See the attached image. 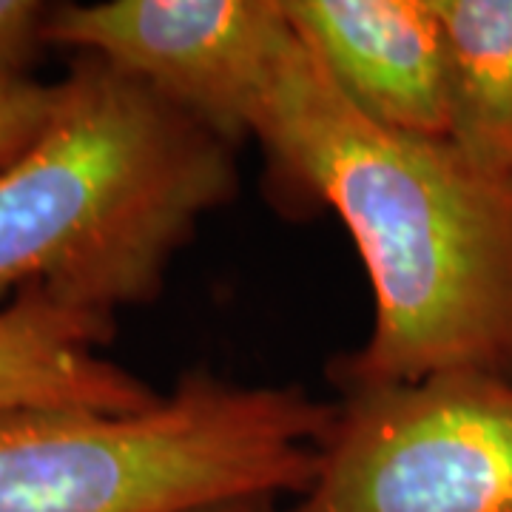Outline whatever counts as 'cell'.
Masks as SVG:
<instances>
[{
	"mask_svg": "<svg viewBox=\"0 0 512 512\" xmlns=\"http://www.w3.org/2000/svg\"><path fill=\"white\" fill-rule=\"evenodd\" d=\"M251 140L276 194L333 211L365 265L373 328L330 367L342 393L444 373L512 379V191L447 140L367 120L296 29Z\"/></svg>",
	"mask_w": 512,
	"mask_h": 512,
	"instance_id": "1",
	"label": "cell"
},
{
	"mask_svg": "<svg viewBox=\"0 0 512 512\" xmlns=\"http://www.w3.org/2000/svg\"><path fill=\"white\" fill-rule=\"evenodd\" d=\"M57 86L52 120L0 168V308L40 296L117 322L237 194V148L109 60L77 55Z\"/></svg>",
	"mask_w": 512,
	"mask_h": 512,
	"instance_id": "2",
	"label": "cell"
},
{
	"mask_svg": "<svg viewBox=\"0 0 512 512\" xmlns=\"http://www.w3.org/2000/svg\"><path fill=\"white\" fill-rule=\"evenodd\" d=\"M333 404L188 373L140 413L0 416V512H185L308 487Z\"/></svg>",
	"mask_w": 512,
	"mask_h": 512,
	"instance_id": "3",
	"label": "cell"
},
{
	"mask_svg": "<svg viewBox=\"0 0 512 512\" xmlns=\"http://www.w3.org/2000/svg\"><path fill=\"white\" fill-rule=\"evenodd\" d=\"M282 512H512V379L345 390L316 473Z\"/></svg>",
	"mask_w": 512,
	"mask_h": 512,
	"instance_id": "4",
	"label": "cell"
},
{
	"mask_svg": "<svg viewBox=\"0 0 512 512\" xmlns=\"http://www.w3.org/2000/svg\"><path fill=\"white\" fill-rule=\"evenodd\" d=\"M293 26L282 0L49 6L46 43L109 60L237 148L254 137Z\"/></svg>",
	"mask_w": 512,
	"mask_h": 512,
	"instance_id": "5",
	"label": "cell"
},
{
	"mask_svg": "<svg viewBox=\"0 0 512 512\" xmlns=\"http://www.w3.org/2000/svg\"><path fill=\"white\" fill-rule=\"evenodd\" d=\"M333 86L367 120L447 140L450 52L436 0H282Z\"/></svg>",
	"mask_w": 512,
	"mask_h": 512,
	"instance_id": "6",
	"label": "cell"
},
{
	"mask_svg": "<svg viewBox=\"0 0 512 512\" xmlns=\"http://www.w3.org/2000/svg\"><path fill=\"white\" fill-rule=\"evenodd\" d=\"M117 322L40 296L0 308V416L15 410L140 413L163 393L106 359Z\"/></svg>",
	"mask_w": 512,
	"mask_h": 512,
	"instance_id": "7",
	"label": "cell"
},
{
	"mask_svg": "<svg viewBox=\"0 0 512 512\" xmlns=\"http://www.w3.org/2000/svg\"><path fill=\"white\" fill-rule=\"evenodd\" d=\"M450 52L447 143L512 191V0H436Z\"/></svg>",
	"mask_w": 512,
	"mask_h": 512,
	"instance_id": "8",
	"label": "cell"
},
{
	"mask_svg": "<svg viewBox=\"0 0 512 512\" xmlns=\"http://www.w3.org/2000/svg\"><path fill=\"white\" fill-rule=\"evenodd\" d=\"M57 94V83H40L32 74H0V168L18 160L40 137L55 114Z\"/></svg>",
	"mask_w": 512,
	"mask_h": 512,
	"instance_id": "9",
	"label": "cell"
},
{
	"mask_svg": "<svg viewBox=\"0 0 512 512\" xmlns=\"http://www.w3.org/2000/svg\"><path fill=\"white\" fill-rule=\"evenodd\" d=\"M46 15V3L0 0V74L26 72L29 60L46 43Z\"/></svg>",
	"mask_w": 512,
	"mask_h": 512,
	"instance_id": "10",
	"label": "cell"
},
{
	"mask_svg": "<svg viewBox=\"0 0 512 512\" xmlns=\"http://www.w3.org/2000/svg\"><path fill=\"white\" fill-rule=\"evenodd\" d=\"M185 512H282L276 507V498H237V501H220L197 510Z\"/></svg>",
	"mask_w": 512,
	"mask_h": 512,
	"instance_id": "11",
	"label": "cell"
}]
</instances>
